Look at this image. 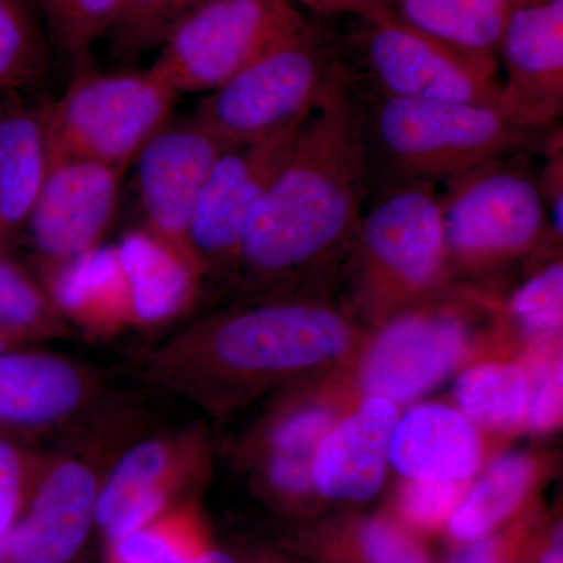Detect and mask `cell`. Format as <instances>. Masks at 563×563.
I'll return each instance as SVG.
<instances>
[{
    "label": "cell",
    "instance_id": "cell-15",
    "mask_svg": "<svg viewBox=\"0 0 563 563\" xmlns=\"http://www.w3.org/2000/svg\"><path fill=\"white\" fill-rule=\"evenodd\" d=\"M98 484L79 462L55 466L33 493L5 542V563H65L95 521Z\"/></svg>",
    "mask_w": 563,
    "mask_h": 563
},
{
    "label": "cell",
    "instance_id": "cell-40",
    "mask_svg": "<svg viewBox=\"0 0 563 563\" xmlns=\"http://www.w3.org/2000/svg\"><path fill=\"white\" fill-rule=\"evenodd\" d=\"M562 558V528L559 526L551 536V542L540 551L537 563H563Z\"/></svg>",
    "mask_w": 563,
    "mask_h": 563
},
{
    "label": "cell",
    "instance_id": "cell-37",
    "mask_svg": "<svg viewBox=\"0 0 563 563\" xmlns=\"http://www.w3.org/2000/svg\"><path fill=\"white\" fill-rule=\"evenodd\" d=\"M551 152L550 163L544 168L543 177L539 180L544 207H547L548 221L551 233L555 239H562L563 231V157L562 146H554Z\"/></svg>",
    "mask_w": 563,
    "mask_h": 563
},
{
    "label": "cell",
    "instance_id": "cell-2",
    "mask_svg": "<svg viewBox=\"0 0 563 563\" xmlns=\"http://www.w3.org/2000/svg\"><path fill=\"white\" fill-rule=\"evenodd\" d=\"M351 80L369 173L383 166L387 185L448 181L539 146L540 131L490 107L390 98Z\"/></svg>",
    "mask_w": 563,
    "mask_h": 563
},
{
    "label": "cell",
    "instance_id": "cell-8",
    "mask_svg": "<svg viewBox=\"0 0 563 563\" xmlns=\"http://www.w3.org/2000/svg\"><path fill=\"white\" fill-rule=\"evenodd\" d=\"M358 21L352 49L363 87L390 98L473 103L504 113L501 81L495 77L388 14Z\"/></svg>",
    "mask_w": 563,
    "mask_h": 563
},
{
    "label": "cell",
    "instance_id": "cell-23",
    "mask_svg": "<svg viewBox=\"0 0 563 563\" xmlns=\"http://www.w3.org/2000/svg\"><path fill=\"white\" fill-rule=\"evenodd\" d=\"M532 481L531 459L521 454L498 459L451 515L448 528L455 542H473L495 531L520 509Z\"/></svg>",
    "mask_w": 563,
    "mask_h": 563
},
{
    "label": "cell",
    "instance_id": "cell-5",
    "mask_svg": "<svg viewBox=\"0 0 563 563\" xmlns=\"http://www.w3.org/2000/svg\"><path fill=\"white\" fill-rule=\"evenodd\" d=\"M439 192L429 181L387 185L363 211L350 250L361 265L363 301L393 313L442 285L446 276Z\"/></svg>",
    "mask_w": 563,
    "mask_h": 563
},
{
    "label": "cell",
    "instance_id": "cell-7",
    "mask_svg": "<svg viewBox=\"0 0 563 563\" xmlns=\"http://www.w3.org/2000/svg\"><path fill=\"white\" fill-rule=\"evenodd\" d=\"M512 157L446 181L439 202L448 263L495 266L532 251L551 233L539 179Z\"/></svg>",
    "mask_w": 563,
    "mask_h": 563
},
{
    "label": "cell",
    "instance_id": "cell-20",
    "mask_svg": "<svg viewBox=\"0 0 563 563\" xmlns=\"http://www.w3.org/2000/svg\"><path fill=\"white\" fill-rule=\"evenodd\" d=\"M129 317L144 324L169 320L185 309L199 262L141 228L117 244Z\"/></svg>",
    "mask_w": 563,
    "mask_h": 563
},
{
    "label": "cell",
    "instance_id": "cell-14",
    "mask_svg": "<svg viewBox=\"0 0 563 563\" xmlns=\"http://www.w3.org/2000/svg\"><path fill=\"white\" fill-rule=\"evenodd\" d=\"M465 351V332L454 318L396 314L369 347L363 387L391 402L412 401L453 373Z\"/></svg>",
    "mask_w": 563,
    "mask_h": 563
},
{
    "label": "cell",
    "instance_id": "cell-1",
    "mask_svg": "<svg viewBox=\"0 0 563 563\" xmlns=\"http://www.w3.org/2000/svg\"><path fill=\"white\" fill-rule=\"evenodd\" d=\"M369 185L361 117L344 69L302 122L236 262L252 279L274 282L350 250Z\"/></svg>",
    "mask_w": 563,
    "mask_h": 563
},
{
    "label": "cell",
    "instance_id": "cell-22",
    "mask_svg": "<svg viewBox=\"0 0 563 563\" xmlns=\"http://www.w3.org/2000/svg\"><path fill=\"white\" fill-rule=\"evenodd\" d=\"M168 463V450L162 443L144 442L114 466L98 490L95 514L110 543L151 525L162 512L166 501L162 477Z\"/></svg>",
    "mask_w": 563,
    "mask_h": 563
},
{
    "label": "cell",
    "instance_id": "cell-13",
    "mask_svg": "<svg viewBox=\"0 0 563 563\" xmlns=\"http://www.w3.org/2000/svg\"><path fill=\"white\" fill-rule=\"evenodd\" d=\"M506 117L543 131L563 111V0H514L499 43Z\"/></svg>",
    "mask_w": 563,
    "mask_h": 563
},
{
    "label": "cell",
    "instance_id": "cell-17",
    "mask_svg": "<svg viewBox=\"0 0 563 563\" xmlns=\"http://www.w3.org/2000/svg\"><path fill=\"white\" fill-rule=\"evenodd\" d=\"M481 461L479 433L465 415L450 407H415L393 433L390 462L409 479L466 483Z\"/></svg>",
    "mask_w": 563,
    "mask_h": 563
},
{
    "label": "cell",
    "instance_id": "cell-41",
    "mask_svg": "<svg viewBox=\"0 0 563 563\" xmlns=\"http://www.w3.org/2000/svg\"><path fill=\"white\" fill-rule=\"evenodd\" d=\"M196 563H233L232 559L228 554L221 553V551L203 550L199 558L196 559Z\"/></svg>",
    "mask_w": 563,
    "mask_h": 563
},
{
    "label": "cell",
    "instance_id": "cell-27",
    "mask_svg": "<svg viewBox=\"0 0 563 563\" xmlns=\"http://www.w3.org/2000/svg\"><path fill=\"white\" fill-rule=\"evenodd\" d=\"M49 44L70 68L91 66L96 44L109 36L124 0H33Z\"/></svg>",
    "mask_w": 563,
    "mask_h": 563
},
{
    "label": "cell",
    "instance_id": "cell-3",
    "mask_svg": "<svg viewBox=\"0 0 563 563\" xmlns=\"http://www.w3.org/2000/svg\"><path fill=\"white\" fill-rule=\"evenodd\" d=\"M177 98L150 68L74 70L62 98L47 106L49 162L80 158L128 172L146 141L172 120Z\"/></svg>",
    "mask_w": 563,
    "mask_h": 563
},
{
    "label": "cell",
    "instance_id": "cell-21",
    "mask_svg": "<svg viewBox=\"0 0 563 563\" xmlns=\"http://www.w3.org/2000/svg\"><path fill=\"white\" fill-rule=\"evenodd\" d=\"M79 373L62 358L36 352H0V428L51 424L81 398Z\"/></svg>",
    "mask_w": 563,
    "mask_h": 563
},
{
    "label": "cell",
    "instance_id": "cell-10",
    "mask_svg": "<svg viewBox=\"0 0 563 563\" xmlns=\"http://www.w3.org/2000/svg\"><path fill=\"white\" fill-rule=\"evenodd\" d=\"M306 118L265 139L232 144L221 152L203 184L188 229V246L199 265L206 261H236L252 218L290 154Z\"/></svg>",
    "mask_w": 563,
    "mask_h": 563
},
{
    "label": "cell",
    "instance_id": "cell-35",
    "mask_svg": "<svg viewBox=\"0 0 563 563\" xmlns=\"http://www.w3.org/2000/svg\"><path fill=\"white\" fill-rule=\"evenodd\" d=\"M332 426L333 415L329 410L309 409L295 413L274 433L273 454L313 462L318 444Z\"/></svg>",
    "mask_w": 563,
    "mask_h": 563
},
{
    "label": "cell",
    "instance_id": "cell-30",
    "mask_svg": "<svg viewBox=\"0 0 563 563\" xmlns=\"http://www.w3.org/2000/svg\"><path fill=\"white\" fill-rule=\"evenodd\" d=\"M49 296L0 250V331L20 339L51 322Z\"/></svg>",
    "mask_w": 563,
    "mask_h": 563
},
{
    "label": "cell",
    "instance_id": "cell-32",
    "mask_svg": "<svg viewBox=\"0 0 563 563\" xmlns=\"http://www.w3.org/2000/svg\"><path fill=\"white\" fill-rule=\"evenodd\" d=\"M510 312L526 331L555 335L563 320V265L554 262L514 292Z\"/></svg>",
    "mask_w": 563,
    "mask_h": 563
},
{
    "label": "cell",
    "instance_id": "cell-19",
    "mask_svg": "<svg viewBox=\"0 0 563 563\" xmlns=\"http://www.w3.org/2000/svg\"><path fill=\"white\" fill-rule=\"evenodd\" d=\"M514 0H385V14L435 41L488 77Z\"/></svg>",
    "mask_w": 563,
    "mask_h": 563
},
{
    "label": "cell",
    "instance_id": "cell-39",
    "mask_svg": "<svg viewBox=\"0 0 563 563\" xmlns=\"http://www.w3.org/2000/svg\"><path fill=\"white\" fill-rule=\"evenodd\" d=\"M318 14H351L357 20H369L385 14V0H288Z\"/></svg>",
    "mask_w": 563,
    "mask_h": 563
},
{
    "label": "cell",
    "instance_id": "cell-18",
    "mask_svg": "<svg viewBox=\"0 0 563 563\" xmlns=\"http://www.w3.org/2000/svg\"><path fill=\"white\" fill-rule=\"evenodd\" d=\"M0 250L27 224L49 169L47 106L0 98Z\"/></svg>",
    "mask_w": 563,
    "mask_h": 563
},
{
    "label": "cell",
    "instance_id": "cell-31",
    "mask_svg": "<svg viewBox=\"0 0 563 563\" xmlns=\"http://www.w3.org/2000/svg\"><path fill=\"white\" fill-rule=\"evenodd\" d=\"M202 551L187 526L152 521L111 543V563H196Z\"/></svg>",
    "mask_w": 563,
    "mask_h": 563
},
{
    "label": "cell",
    "instance_id": "cell-12",
    "mask_svg": "<svg viewBox=\"0 0 563 563\" xmlns=\"http://www.w3.org/2000/svg\"><path fill=\"white\" fill-rule=\"evenodd\" d=\"M122 177L124 172L98 162H49L24 229L52 272L101 244L117 213Z\"/></svg>",
    "mask_w": 563,
    "mask_h": 563
},
{
    "label": "cell",
    "instance_id": "cell-16",
    "mask_svg": "<svg viewBox=\"0 0 563 563\" xmlns=\"http://www.w3.org/2000/svg\"><path fill=\"white\" fill-rule=\"evenodd\" d=\"M395 404L368 396L362 406L318 444L313 487L325 498L363 501L379 492L390 462L393 433L398 426Z\"/></svg>",
    "mask_w": 563,
    "mask_h": 563
},
{
    "label": "cell",
    "instance_id": "cell-33",
    "mask_svg": "<svg viewBox=\"0 0 563 563\" xmlns=\"http://www.w3.org/2000/svg\"><path fill=\"white\" fill-rule=\"evenodd\" d=\"M465 496V483L410 479L402 490V517L420 531H435L450 521Z\"/></svg>",
    "mask_w": 563,
    "mask_h": 563
},
{
    "label": "cell",
    "instance_id": "cell-25",
    "mask_svg": "<svg viewBox=\"0 0 563 563\" xmlns=\"http://www.w3.org/2000/svg\"><path fill=\"white\" fill-rule=\"evenodd\" d=\"M49 40L33 0H0V98H21L49 69Z\"/></svg>",
    "mask_w": 563,
    "mask_h": 563
},
{
    "label": "cell",
    "instance_id": "cell-4",
    "mask_svg": "<svg viewBox=\"0 0 563 563\" xmlns=\"http://www.w3.org/2000/svg\"><path fill=\"white\" fill-rule=\"evenodd\" d=\"M344 69L309 27L207 92L192 117L225 146L265 139L306 118Z\"/></svg>",
    "mask_w": 563,
    "mask_h": 563
},
{
    "label": "cell",
    "instance_id": "cell-36",
    "mask_svg": "<svg viewBox=\"0 0 563 563\" xmlns=\"http://www.w3.org/2000/svg\"><path fill=\"white\" fill-rule=\"evenodd\" d=\"M562 362L555 361L539 372L531 383L526 420L533 431L544 432L555 428L562 418Z\"/></svg>",
    "mask_w": 563,
    "mask_h": 563
},
{
    "label": "cell",
    "instance_id": "cell-11",
    "mask_svg": "<svg viewBox=\"0 0 563 563\" xmlns=\"http://www.w3.org/2000/svg\"><path fill=\"white\" fill-rule=\"evenodd\" d=\"M225 147L195 117L169 120L155 132L132 162L143 229L192 255L188 246L192 213Z\"/></svg>",
    "mask_w": 563,
    "mask_h": 563
},
{
    "label": "cell",
    "instance_id": "cell-6",
    "mask_svg": "<svg viewBox=\"0 0 563 563\" xmlns=\"http://www.w3.org/2000/svg\"><path fill=\"white\" fill-rule=\"evenodd\" d=\"M309 27L288 0H201L174 25L150 69L179 96L210 92Z\"/></svg>",
    "mask_w": 563,
    "mask_h": 563
},
{
    "label": "cell",
    "instance_id": "cell-26",
    "mask_svg": "<svg viewBox=\"0 0 563 563\" xmlns=\"http://www.w3.org/2000/svg\"><path fill=\"white\" fill-rule=\"evenodd\" d=\"M531 383L523 366L487 363L463 374L455 387V399L470 421L507 431L525 420Z\"/></svg>",
    "mask_w": 563,
    "mask_h": 563
},
{
    "label": "cell",
    "instance_id": "cell-24",
    "mask_svg": "<svg viewBox=\"0 0 563 563\" xmlns=\"http://www.w3.org/2000/svg\"><path fill=\"white\" fill-rule=\"evenodd\" d=\"M49 276L54 306L76 317L128 313L117 244L85 252Z\"/></svg>",
    "mask_w": 563,
    "mask_h": 563
},
{
    "label": "cell",
    "instance_id": "cell-38",
    "mask_svg": "<svg viewBox=\"0 0 563 563\" xmlns=\"http://www.w3.org/2000/svg\"><path fill=\"white\" fill-rule=\"evenodd\" d=\"M512 551L504 537L492 532L473 542L463 543L448 563H509Z\"/></svg>",
    "mask_w": 563,
    "mask_h": 563
},
{
    "label": "cell",
    "instance_id": "cell-29",
    "mask_svg": "<svg viewBox=\"0 0 563 563\" xmlns=\"http://www.w3.org/2000/svg\"><path fill=\"white\" fill-rule=\"evenodd\" d=\"M335 563H432L420 542L387 518L354 526L346 537L329 544Z\"/></svg>",
    "mask_w": 563,
    "mask_h": 563
},
{
    "label": "cell",
    "instance_id": "cell-42",
    "mask_svg": "<svg viewBox=\"0 0 563 563\" xmlns=\"http://www.w3.org/2000/svg\"><path fill=\"white\" fill-rule=\"evenodd\" d=\"M18 336L10 335V333L0 331V352L11 350Z\"/></svg>",
    "mask_w": 563,
    "mask_h": 563
},
{
    "label": "cell",
    "instance_id": "cell-28",
    "mask_svg": "<svg viewBox=\"0 0 563 563\" xmlns=\"http://www.w3.org/2000/svg\"><path fill=\"white\" fill-rule=\"evenodd\" d=\"M201 0H124L109 36L111 51L122 58L161 47L174 25Z\"/></svg>",
    "mask_w": 563,
    "mask_h": 563
},
{
    "label": "cell",
    "instance_id": "cell-9",
    "mask_svg": "<svg viewBox=\"0 0 563 563\" xmlns=\"http://www.w3.org/2000/svg\"><path fill=\"white\" fill-rule=\"evenodd\" d=\"M342 313L313 299H277L239 310L211 328L222 365L246 373H285L332 361L352 344Z\"/></svg>",
    "mask_w": 563,
    "mask_h": 563
},
{
    "label": "cell",
    "instance_id": "cell-34",
    "mask_svg": "<svg viewBox=\"0 0 563 563\" xmlns=\"http://www.w3.org/2000/svg\"><path fill=\"white\" fill-rule=\"evenodd\" d=\"M27 466L16 444L0 437V563H5L7 537L25 509Z\"/></svg>",
    "mask_w": 563,
    "mask_h": 563
}]
</instances>
